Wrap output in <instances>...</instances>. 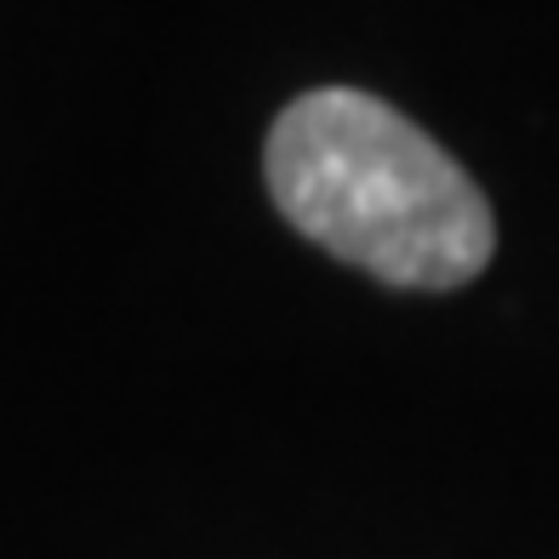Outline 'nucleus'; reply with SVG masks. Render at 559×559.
<instances>
[{
    "label": "nucleus",
    "mask_w": 559,
    "mask_h": 559,
    "mask_svg": "<svg viewBox=\"0 0 559 559\" xmlns=\"http://www.w3.org/2000/svg\"><path fill=\"white\" fill-rule=\"evenodd\" d=\"M263 171L292 228L383 286L456 292L497 251L474 177L371 92L320 86L286 104Z\"/></svg>",
    "instance_id": "1"
}]
</instances>
